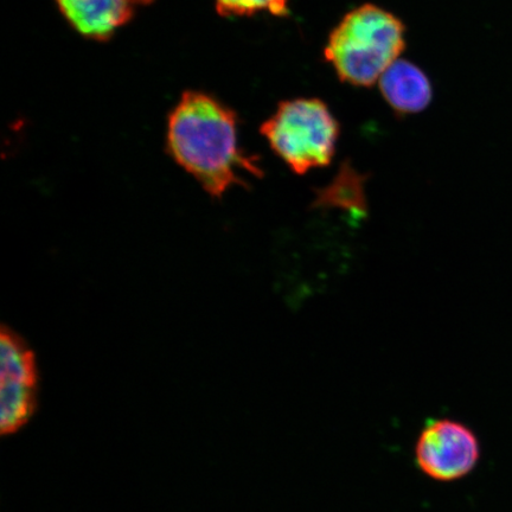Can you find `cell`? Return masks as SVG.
<instances>
[{"label":"cell","mask_w":512,"mask_h":512,"mask_svg":"<svg viewBox=\"0 0 512 512\" xmlns=\"http://www.w3.org/2000/svg\"><path fill=\"white\" fill-rule=\"evenodd\" d=\"M70 24L83 36L107 40L151 0H57Z\"/></svg>","instance_id":"6"},{"label":"cell","mask_w":512,"mask_h":512,"mask_svg":"<svg viewBox=\"0 0 512 512\" xmlns=\"http://www.w3.org/2000/svg\"><path fill=\"white\" fill-rule=\"evenodd\" d=\"M37 370L34 355L24 350L0 358V428L11 434L27 424L36 405Z\"/></svg>","instance_id":"5"},{"label":"cell","mask_w":512,"mask_h":512,"mask_svg":"<svg viewBox=\"0 0 512 512\" xmlns=\"http://www.w3.org/2000/svg\"><path fill=\"white\" fill-rule=\"evenodd\" d=\"M261 133L293 172L305 175L330 164L339 127L322 101L298 99L280 105L262 125Z\"/></svg>","instance_id":"3"},{"label":"cell","mask_w":512,"mask_h":512,"mask_svg":"<svg viewBox=\"0 0 512 512\" xmlns=\"http://www.w3.org/2000/svg\"><path fill=\"white\" fill-rule=\"evenodd\" d=\"M405 28L398 18L374 5H364L332 32L325 57L339 78L354 86H373L399 60Z\"/></svg>","instance_id":"2"},{"label":"cell","mask_w":512,"mask_h":512,"mask_svg":"<svg viewBox=\"0 0 512 512\" xmlns=\"http://www.w3.org/2000/svg\"><path fill=\"white\" fill-rule=\"evenodd\" d=\"M379 82L388 104L400 113L421 112L431 102L430 81L418 67L407 61H395L383 73Z\"/></svg>","instance_id":"7"},{"label":"cell","mask_w":512,"mask_h":512,"mask_svg":"<svg viewBox=\"0 0 512 512\" xmlns=\"http://www.w3.org/2000/svg\"><path fill=\"white\" fill-rule=\"evenodd\" d=\"M168 145L172 158L211 196L245 184L246 175H262L239 145L235 114L203 93L182 96L170 115Z\"/></svg>","instance_id":"1"},{"label":"cell","mask_w":512,"mask_h":512,"mask_svg":"<svg viewBox=\"0 0 512 512\" xmlns=\"http://www.w3.org/2000/svg\"><path fill=\"white\" fill-rule=\"evenodd\" d=\"M217 11L222 16H249L260 11L285 16L287 0H217Z\"/></svg>","instance_id":"8"},{"label":"cell","mask_w":512,"mask_h":512,"mask_svg":"<svg viewBox=\"0 0 512 512\" xmlns=\"http://www.w3.org/2000/svg\"><path fill=\"white\" fill-rule=\"evenodd\" d=\"M479 459L477 435L463 422L432 420L416 441V465L427 477L437 482H456L469 476L476 469Z\"/></svg>","instance_id":"4"}]
</instances>
